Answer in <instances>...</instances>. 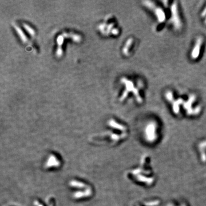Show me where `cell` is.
Listing matches in <instances>:
<instances>
[{"mask_svg": "<svg viewBox=\"0 0 206 206\" xmlns=\"http://www.w3.org/2000/svg\"><path fill=\"white\" fill-rule=\"evenodd\" d=\"M144 5L149 9L153 10L156 16L157 20L160 22H163L165 20V14L164 10L159 7H157L155 4L151 1L144 2Z\"/></svg>", "mask_w": 206, "mask_h": 206, "instance_id": "6da1fadb", "label": "cell"}, {"mask_svg": "<svg viewBox=\"0 0 206 206\" xmlns=\"http://www.w3.org/2000/svg\"><path fill=\"white\" fill-rule=\"evenodd\" d=\"M171 13H172L171 20L174 26L177 29H180L182 26V23L180 21V19L179 18L178 6L176 2H174L171 6Z\"/></svg>", "mask_w": 206, "mask_h": 206, "instance_id": "7a4b0ae2", "label": "cell"}, {"mask_svg": "<svg viewBox=\"0 0 206 206\" xmlns=\"http://www.w3.org/2000/svg\"><path fill=\"white\" fill-rule=\"evenodd\" d=\"M156 126L153 122L149 123L146 127L145 130V135L148 141H153L156 138Z\"/></svg>", "mask_w": 206, "mask_h": 206, "instance_id": "3957f363", "label": "cell"}, {"mask_svg": "<svg viewBox=\"0 0 206 206\" xmlns=\"http://www.w3.org/2000/svg\"><path fill=\"white\" fill-rule=\"evenodd\" d=\"M203 43V38L202 37H199L196 41L195 46L191 52V57L193 60L197 59L200 55L201 47Z\"/></svg>", "mask_w": 206, "mask_h": 206, "instance_id": "277c9868", "label": "cell"}, {"mask_svg": "<svg viewBox=\"0 0 206 206\" xmlns=\"http://www.w3.org/2000/svg\"><path fill=\"white\" fill-rule=\"evenodd\" d=\"M122 81L126 84V90L125 91V92H124L123 95H122V98H121V100L124 99L127 97V95L128 94V93H129L130 91H132L133 92H134L135 91V89H136V88H135L134 87L133 82H132V81H130V80H128L127 78H123L122 79Z\"/></svg>", "mask_w": 206, "mask_h": 206, "instance_id": "5b68a950", "label": "cell"}, {"mask_svg": "<svg viewBox=\"0 0 206 206\" xmlns=\"http://www.w3.org/2000/svg\"><path fill=\"white\" fill-rule=\"evenodd\" d=\"M195 99H196L195 96L194 95H192L190 96L188 100H187L186 102H184L183 107H184V109L186 110L187 113H188V114L193 113V111L191 109V105L193 104V103L195 101Z\"/></svg>", "mask_w": 206, "mask_h": 206, "instance_id": "8992f818", "label": "cell"}, {"mask_svg": "<svg viewBox=\"0 0 206 206\" xmlns=\"http://www.w3.org/2000/svg\"><path fill=\"white\" fill-rule=\"evenodd\" d=\"M184 103V100L182 99H179L176 101H174L172 103V109L175 114L179 113L180 105Z\"/></svg>", "mask_w": 206, "mask_h": 206, "instance_id": "52a82bcc", "label": "cell"}, {"mask_svg": "<svg viewBox=\"0 0 206 206\" xmlns=\"http://www.w3.org/2000/svg\"><path fill=\"white\" fill-rule=\"evenodd\" d=\"M109 126H111V127H113V128H116L117 129H119L120 130H122V131H124L126 130V128L123 126L122 125H120V124H119L118 123H116L115 122H114L113 120H111V122H109Z\"/></svg>", "mask_w": 206, "mask_h": 206, "instance_id": "ba28073f", "label": "cell"}, {"mask_svg": "<svg viewBox=\"0 0 206 206\" xmlns=\"http://www.w3.org/2000/svg\"><path fill=\"white\" fill-rule=\"evenodd\" d=\"M132 41H133V40H132V38H130V39L127 41V43H126V44L125 47L123 48V53H124L125 55H128V51H129L128 50H129L130 48L131 47V45L132 44Z\"/></svg>", "mask_w": 206, "mask_h": 206, "instance_id": "9c48e42d", "label": "cell"}, {"mask_svg": "<svg viewBox=\"0 0 206 206\" xmlns=\"http://www.w3.org/2000/svg\"><path fill=\"white\" fill-rule=\"evenodd\" d=\"M15 26V28H16V31L17 32L18 34L20 35V37H21V38L22 39V40L24 42H26V41H27V39H26V37H25V34L23 33V32L21 31V30L18 27H17V26Z\"/></svg>", "mask_w": 206, "mask_h": 206, "instance_id": "30bf717a", "label": "cell"}, {"mask_svg": "<svg viewBox=\"0 0 206 206\" xmlns=\"http://www.w3.org/2000/svg\"><path fill=\"white\" fill-rule=\"evenodd\" d=\"M165 97L166 99L170 102H174V96H173V93L171 91H168V92L166 93L165 94Z\"/></svg>", "mask_w": 206, "mask_h": 206, "instance_id": "8fae6325", "label": "cell"}, {"mask_svg": "<svg viewBox=\"0 0 206 206\" xmlns=\"http://www.w3.org/2000/svg\"><path fill=\"white\" fill-rule=\"evenodd\" d=\"M24 26L25 29L28 32V33H29L30 34H31L32 36L34 35V34H35L34 31V30H33L32 28H30L29 25H26V24H24Z\"/></svg>", "mask_w": 206, "mask_h": 206, "instance_id": "7c38bea8", "label": "cell"}, {"mask_svg": "<svg viewBox=\"0 0 206 206\" xmlns=\"http://www.w3.org/2000/svg\"><path fill=\"white\" fill-rule=\"evenodd\" d=\"M201 16H202V17H205V16H206V7L204 9V10H203V11L202 12V14H201Z\"/></svg>", "mask_w": 206, "mask_h": 206, "instance_id": "4fadbf2b", "label": "cell"}, {"mask_svg": "<svg viewBox=\"0 0 206 206\" xmlns=\"http://www.w3.org/2000/svg\"><path fill=\"white\" fill-rule=\"evenodd\" d=\"M205 24H206V20H205Z\"/></svg>", "mask_w": 206, "mask_h": 206, "instance_id": "5bb4252c", "label": "cell"}]
</instances>
